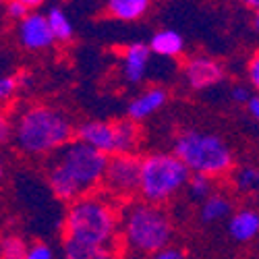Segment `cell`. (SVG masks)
Segmentation results:
<instances>
[{"instance_id": "6da1fadb", "label": "cell", "mask_w": 259, "mask_h": 259, "mask_svg": "<svg viewBox=\"0 0 259 259\" xmlns=\"http://www.w3.org/2000/svg\"><path fill=\"white\" fill-rule=\"evenodd\" d=\"M108 154L98 147L73 139L58 152L48 156L46 177L52 193L62 201H75L102 187L108 166Z\"/></svg>"}, {"instance_id": "7a4b0ae2", "label": "cell", "mask_w": 259, "mask_h": 259, "mask_svg": "<svg viewBox=\"0 0 259 259\" xmlns=\"http://www.w3.org/2000/svg\"><path fill=\"white\" fill-rule=\"evenodd\" d=\"M77 126L62 110L46 104H33L13 118L11 141L21 154L39 158L52 156L75 139Z\"/></svg>"}, {"instance_id": "3957f363", "label": "cell", "mask_w": 259, "mask_h": 259, "mask_svg": "<svg viewBox=\"0 0 259 259\" xmlns=\"http://www.w3.org/2000/svg\"><path fill=\"white\" fill-rule=\"evenodd\" d=\"M114 197L108 193H88L69 203L64 215V232L67 239L112 245L120 226V218L112 203Z\"/></svg>"}, {"instance_id": "277c9868", "label": "cell", "mask_w": 259, "mask_h": 259, "mask_svg": "<svg viewBox=\"0 0 259 259\" xmlns=\"http://www.w3.org/2000/svg\"><path fill=\"white\" fill-rule=\"evenodd\" d=\"M124 245L141 255L162 251L172 241V222L168 213L145 199L126 205L120 215Z\"/></svg>"}, {"instance_id": "5b68a950", "label": "cell", "mask_w": 259, "mask_h": 259, "mask_svg": "<svg viewBox=\"0 0 259 259\" xmlns=\"http://www.w3.org/2000/svg\"><path fill=\"white\" fill-rule=\"evenodd\" d=\"M193 172L189 166L172 152V154H149L141 158V181L139 195L149 203L162 205L170 197L187 187Z\"/></svg>"}, {"instance_id": "8992f818", "label": "cell", "mask_w": 259, "mask_h": 259, "mask_svg": "<svg viewBox=\"0 0 259 259\" xmlns=\"http://www.w3.org/2000/svg\"><path fill=\"white\" fill-rule=\"evenodd\" d=\"M175 154L189 166L191 172L207 175L211 179L224 177L232 168L230 147L211 133L183 131L175 139Z\"/></svg>"}, {"instance_id": "52a82bcc", "label": "cell", "mask_w": 259, "mask_h": 259, "mask_svg": "<svg viewBox=\"0 0 259 259\" xmlns=\"http://www.w3.org/2000/svg\"><path fill=\"white\" fill-rule=\"evenodd\" d=\"M141 158L135 154H112L108 158L102 189L114 199H126L139 193Z\"/></svg>"}, {"instance_id": "ba28073f", "label": "cell", "mask_w": 259, "mask_h": 259, "mask_svg": "<svg viewBox=\"0 0 259 259\" xmlns=\"http://www.w3.org/2000/svg\"><path fill=\"white\" fill-rule=\"evenodd\" d=\"M15 37L19 46L27 52H44L56 44V37L52 33L46 13H37V11H31L27 17L17 21Z\"/></svg>"}, {"instance_id": "9c48e42d", "label": "cell", "mask_w": 259, "mask_h": 259, "mask_svg": "<svg viewBox=\"0 0 259 259\" xmlns=\"http://www.w3.org/2000/svg\"><path fill=\"white\" fill-rule=\"evenodd\" d=\"M183 79L191 90H207L224 79V67L220 60L205 54H193L183 62Z\"/></svg>"}, {"instance_id": "30bf717a", "label": "cell", "mask_w": 259, "mask_h": 259, "mask_svg": "<svg viewBox=\"0 0 259 259\" xmlns=\"http://www.w3.org/2000/svg\"><path fill=\"white\" fill-rule=\"evenodd\" d=\"M75 137L98 147L100 152L112 156L118 152V128L116 120H85L77 126Z\"/></svg>"}, {"instance_id": "8fae6325", "label": "cell", "mask_w": 259, "mask_h": 259, "mask_svg": "<svg viewBox=\"0 0 259 259\" xmlns=\"http://www.w3.org/2000/svg\"><path fill=\"white\" fill-rule=\"evenodd\" d=\"M152 48L145 41H133L122 50L120 56V73L122 79L131 85L141 83L147 77L149 62H152Z\"/></svg>"}, {"instance_id": "7c38bea8", "label": "cell", "mask_w": 259, "mask_h": 259, "mask_svg": "<svg viewBox=\"0 0 259 259\" xmlns=\"http://www.w3.org/2000/svg\"><path fill=\"white\" fill-rule=\"evenodd\" d=\"M168 100V92L160 85H154V88H147L145 92H141L137 98H133L128 102V108H126V114L128 118L133 120H145L149 116H154L160 108L166 104Z\"/></svg>"}, {"instance_id": "4fadbf2b", "label": "cell", "mask_w": 259, "mask_h": 259, "mask_svg": "<svg viewBox=\"0 0 259 259\" xmlns=\"http://www.w3.org/2000/svg\"><path fill=\"white\" fill-rule=\"evenodd\" d=\"M152 3L154 0H104V11L120 23H135L149 13Z\"/></svg>"}, {"instance_id": "5bb4252c", "label": "cell", "mask_w": 259, "mask_h": 259, "mask_svg": "<svg viewBox=\"0 0 259 259\" xmlns=\"http://www.w3.org/2000/svg\"><path fill=\"white\" fill-rule=\"evenodd\" d=\"M147 44L160 58H179L185 52V37L177 29H158Z\"/></svg>"}, {"instance_id": "9a60e30c", "label": "cell", "mask_w": 259, "mask_h": 259, "mask_svg": "<svg viewBox=\"0 0 259 259\" xmlns=\"http://www.w3.org/2000/svg\"><path fill=\"white\" fill-rule=\"evenodd\" d=\"M228 232L234 241L239 243H247L259 234V213L255 209H239L236 213H232V218L228 222Z\"/></svg>"}, {"instance_id": "2e32d148", "label": "cell", "mask_w": 259, "mask_h": 259, "mask_svg": "<svg viewBox=\"0 0 259 259\" xmlns=\"http://www.w3.org/2000/svg\"><path fill=\"white\" fill-rule=\"evenodd\" d=\"M64 259H116V253L112 245H96L64 239Z\"/></svg>"}, {"instance_id": "e0dca14e", "label": "cell", "mask_w": 259, "mask_h": 259, "mask_svg": "<svg viewBox=\"0 0 259 259\" xmlns=\"http://www.w3.org/2000/svg\"><path fill=\"white\" fill-rule=\"evenodd\" d=\"M46 17H48V23H50V27H52V33H54L56 41H60V44H67V41L73 39V35H75V25H73L69 13L64 11L60 5L48 7Z\"/></svg>"}, {"instance_id": "ac0fdd59", "label": "cell", "mask_w": 259, "mask_h": 259, "mask_svg": "<svg viewBox=\"0 0 259 259\" xmlns=\"http://www.w3.org/2000/svg\"><path fill=\"white\" fill-rule=\"evenodd\" d=\"M230 211H232V203L224 195H209L205 201H201V220L203 222L224 220Z\"/></svg>"}, {"instance_id": "d6986e66", "label": "cell", "mask_w": 259, "mask_h": 259, "mask_svg": "<svg viewBox=\"0 0 259 259\" xmlns=\"http://www.w3.org/2000/svg\"><path fill=\"white\" fill-rule=\"evenodd\" d=\"M234 187L241 193H257L259 191V168L243 166L234 172Z\"/></svg>"}, {"instance_id": "ffe728a7", "label": "cell", "mask_w": 259, "mask_h": 259, "mask_svg": "<svg viewBox=\"0 0 259 259\" xmlns=\"http://www.w3.org/2000/svg\"><path fill=\"white\" fill-rule=\"evenodd\" d=\"M187 189H189L191 199H197V201H205L209 195H213L211 177L199 175V172H193V175H191V179L187 183Z\"/></svg>"}, {"instance_id": "44dd1931", "label": "cell", "mask_w": 259, "mask_h": 259, "mask_svg": "<svg viewBox=\"0 0 259 259\" xmlns=\"http://www.w3.org/2000/svg\"><path fill=\"white\" fill-rule=\"evenodd\" d=\"M27 245L23 239H19V236H5L3 239V245H0V253H3V259H25L27 255Z\"/></svg>"}, {"instance_id": "7402d4cb", "label": "cell", "mask_w": 259, "mask_h": 259, "mask_svg": "<svg viewBox=\"0 0 259 259\" xmlns=\"http://www.w3.org/2000/svg\"><path fill=\"white\" fill-rule=\"evenodd\" d=\"M3 11H5V17L7 19H11V21H21L23 17H27L31 11L25 7V5H21V3H17V0H5V7H3Z\"/></svg>"}, {"instance_id": "603a6c76", "label": "cell", "mask_w": 259, "mask_h": 259, "mask_svg": "<svg viewBox=\"0 0 259 259\" xmlns=\"http://www.w3.org/2000/svg\"><path fill=\"white\" fill-rule=\"evenodd\" d=\"M19 88H21L19 77H15V75H5L3 79H0V98H3V102L11 100V98L17 94Z\"/></svg>"}, {"instance_id": "cb8c5ba5", "label": "cell", "mask_w": 259, "mask_h": 259, "mask_svg": "<svg viewBox=\"0 0 259 259\" xmlns=\"http://www.w3.org/2000/svg\"><path fill=\"white\" fill-rule=\"evenodd\" d=\"M247 81L255 92H259V50H255L247 62Z\"/></svg>"}, {"instance_id": "d4e9b609", "label": "cell", "mask_w": 259, "mask_h": 259, "mask_svg": "<svg viewBox=\"0 0 259 259\" xmlns=\"http://www.w3.org/2000/svg\"><path fill=\"white\" fill-rule=\"evenodd\" d=\"M251 85H243V83H236V85H232V90H230V98L236 102V104H245L247 106V102L251 100Z\"/></svg>"}, {"instance_id": "484cf974", "label": "cell", "mask_w": 259, "mask_h": 259, "mask_svg": "<svg viewBox=\"0 0 259 259\" xmlns=\"http://www.w3.org/2000/svg\"><path fill=\"white\" fill-rule=\"evenodd\" d=\"M25 259H54V253H52V249H50L48 245L35 243V245H31V247L27 249Z\"/></svg>"}, {"instance_id": "4316f807", "label": "cell", "mask_w": 259, "mask_h": 259, "mask_svg": "<svg viewBox=\"0 0 259 259\" xmlns=\"http://www.w3.org/2000/svg\"><path fill=\"white\" fill-rule=\"evenodd\" d=\"M149 259H185V257H183V253H181V251L166 247V249H162V251L152 253V255H149Z\"/></svg>"}, {"instance_id": "83f0119b", "label": "cell", "mask_w": 259, "mask_h": 259, "mask_svg": "<svg viewBox=\"0 0 259 259\" xmlns=\"http://www.w3.org/2000/svg\"><path fill=\"white\" fill-rule=\"evenodd\" d=\"M247 112L259 122V92L251 96V100L247 102Z\"/></svg>"}, {"instance_id": "f1b7e54d", "label": "cell", "mask_w": 259, "mask_h": 259, "mask_svg": "<svg viewBox=\"0 0 259 259\" xmlns=\"http://www.w3.org/2000/svg\"><path fill=\"white\" fill-rule=\"evenodd\" d=\"M17 3L25 5L29 11H37L39 7H44V3H46V0H17Z\"/></svg>"}, {"instance_id": "f546056e", "label": "cell", "mask_w": 259, "mask_h": 259, "mask_svg": "<svg viewBox=\"0 0 259 259\" xmlns=\"http://www.w3.org/2000/svg\"><path fill=\"white\" fill-rule=\"evenodd\" d=\"M251 27H253V33L259 37V9L253 11V17H251Z\"/></svg>"}, {"instance_id": "4dcf8cb0", "label": "cell", "mask_w": 259, "mask_h": 259, "mask_svg": "<svg viewBox=\"0 0 259 259\" xmlns=\"http://www.w3.org/2000/svg\"><path fill=\"white\" fill-rule=\"evenodd\" d=\"M241 3H243L247 9H251V11L259 9V0H241Z\"/></svg>"}]
</instances>
